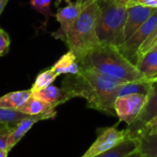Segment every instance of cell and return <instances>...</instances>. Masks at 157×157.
<instances>
[{
    "label": "cell",
    "instance_id": "obj_30",
    "mask_svg": "<svg viewBox=\"0 0 157 157\" xmlns=\"http://www.w3.org/2000/svg\"><path fill=\"white\" fill-rule=\"evenodd\" d=\"M152 50H157V37H156V39H155L153 44H152V47H151V51H152ZM148 53H149V52H148Z\"/></svg>",
    "mask_w": 157,
    "mask_h": 157
},
{
    "label": "cell",
    "instance_id": "obj_32",
    "mask_svg": "<svg viewBox=\"0 0 157 157\" xmlns=\"http://www.w3.org/2000/svg\"><path fill=\"white\" fill-rule=\"evenodd\" d=\"M131 157H140V155H139V153L137 152L136 154H134V155H132Z\"/></svg>",
    "mask_w": 157,
    "mask_h": 157
},
{
    "label": "cell",
    "instance_id": "obj_24",
    "mask_svg": "<svg viewBox=\"0 0 157 157\" xmlns=\"http://www.w3.org/2000/svg\"><path fill=\"white\" fill-rule=\"evenodd\" d=\"M145 134H157V116L151 119L137 134L136 138Z\"/></svg>",
    "mask_w": 157,
    "mask_h": 157
},
{
    "label": "cell",
    "instance_id": "obj_7",
    "mask_svg": "<svg viewBox=\"0 0 157 157\" xmlns=\"http://www.w3.org/2000/svg\"><path fill=\"white\" fill-rule=\"evenodd\" d=\"M157 27V11L142 25L140 26L128 40L124 42L118 49L130 61L136 64L137 52L140 46L146 41L153 30Z\"/></svg>",
    "mask_w": 157,
    "mask_h": 157
},
{
    "label": "cell",
    "instance_id": "obj_14",
    "mask_svg": "<svg viewBox=\"0 0 157 157\" xmlns=\"http://www.w3.org/2000/svg\"><path fill=\"white\" fill-rule=\"evenodd\" d=\"M54 71L59 75H74L80 71V63L77 56L68 50L67 53L63 55L52 67Z\"/></svg>",
    "mask_w": 157,
    "mask_h": 157
},
{
    "label": "cell",
    "instance_id": "obj_17",
    "mask_svg": "<svg viewBox=\"0 0 157 157\" xmlns=\"http://www.w3.org/2000/svg\"><path fill=\"white\" fill-rule=\"evenodd\" d=\"M136 66L145 76L157 78V50L147 53L136 63Z\"/></svg>",
    "mask_w": 157,
    "mask_h": 157
},
{
    "label": "cell",
    "instance_id": "obj_10",
    "mask_svg": "<svg viewBox=\"0 0 157 157\" xmlns=\"http://www.w3.org/2000/svg\"><path fill=\"white\" fill-rule=\"evenodd\" d=\"M157 8L137 5L128 7V18L125 25V41L128 40L140 26H142L155 12Z\"/></svg>",
    "mask_w": 157,
    "mask_h": 157
},
{
    "label": "cell",
    "instance_id": "obj_3",
    "mask_svg": "<svg viewBox=\"0 0 157 157\" xmlns=\"http://www.w3.org/2000/svg\"><path fill=\"white\" fill-rule=\"evenodd\" d=\"M98 15L97 1L86 6L67 36L65 43L78 62L101 44L97 36Z\"/></svg>",
    "mask_w": 157,
    "mask_h": 157
},
{
    "label": "cell",
    "instance_id": "obj_2",
    "mask_svg": "<svg viewBox=\"0 0 157 157\" xmlns=\"http://www.w3.org/2000/svg\"><path fill=\"white\" fill-rule=\"evenodd\" d=\"M81 66H90L110 77L128 82H157V78L145 76L136 64L127 58L117 46L100 44L78 62Z\"/></svg>",
    "mask_w": 157,
    "mask_h": 157
},
{
    "label": "cell",
    "instance_id": "obj_1",
    "mask_svg": "<svg viewBox=\"0 0 157 157\" xmlns=\"http://www.w3.org/2000/svg\"><path fill=\"white\" fill-rule=\"evenodd\" d=\"M128 82L105 75L90 66H81L80 71L67 75L62 82L72 98L82 97L87 106L109 116H117L115 102L118 97V89Z\"/></svg>",
    "mask_w": 157,
    "mask_h": 157
},
{
    "label": "cell",
    "instance_id": "obj_20",
    "mask_svg": "<svg viewBox=\"0 0 157 157\" xmlns=\"http://www.w3.org/2000/svg\"><path fill=\"white\" fill-rule=\"evenodd\" d=\"M28 116L30 115L24 114L20 110L0 107V125L16 126Z\"/></svg>",
    "mask_w": 157,
    "mask_h": 157
},
{
    "label": "cell",
    "instance_id": "obj_6",
    "mask_svg": "<svg viewBox=\"0 0 157 157\" xmlns=\"http://www.w3.org/2000/svg\"><path fill=\"white\" fill-rule=\"evenodd\" d=\"M97 138L82 157H94L123 142L129 138L126 129L119 130L116 127L104 128L97 129Z\"/></svg>",
    "mask_w": 157,
    "mask_h": 157
},
{
    "label": "cell",
    "instance_id": "obj_9",
    "mask_svg": "<svg viewBox=\"0 0 157 157\" xmlns=\"http://www.w3.org/2000/svg\"><path fill=\"white\" fill-rule=\"evenodd\" d=\"M157 116V82H153L147 94V102L137 119L128 126L129 138H136L139 131L154 117Z\"/></svg>",
    "mask_w": 157,
    "mask_h": 157
},
{
    "label": "cell",
    "instance_id": "obj_23",
    "mask_svg": "<svg viewBox=\"0 0 157 157\" xmlns=\"http://www.w3.org/2000/svg\"><path fill=\"white\" fill-rule=\"evenodd\" d=\"M10 46V38L8 33L0 27V56L8 54Z\"/></svg>",
    "mask_w": 157,
    "mask_h": 157
},
{
    "label": "cell",
    "instance_id": "obj_22",
    "mask_svg": "<svg viewBox=\"0 0 157 157\" xmlns=\"http://www.w3.org/2000/svg\"><path fill=\"white\" fill-rule=\"evenodd\" d=\"M15 126L0 125V149H8V141Z\"/></svg>",
    "mask_w": 157,
    "mask_h": 157
},
{
    "label": "cell",
    "instance_id": "obj_13",
    "mask_svg": "<svg viewBox=\"0 0 157 157\" xmlns=\"http://www.w3.org/2000/svg\"><path fill=\"white\" fill-rule=\"evenodd\" d=\"M139 138H128L118 145L94 157H131L139 151Z\"/></svg>",
    "mask_w": 157,
    "mask_h": 157
},
{
    "label": "cell",
    "instance_id": "obj_27",
    "mask_svg": "<svg viewBox=\"0 0 157 157\" xmlns=\"http://www.w3.org/2000/svg\"><path fill=\"white\" fill-rule=\"evenodd\" d=\"M8 2H9V0H0V15H1V13L3 12Z\"/></svg>",
    "mask_w": 157,
    "mask_h": 157
},
{
    "label": "cell",
    "instance_id": "obj_11",
    "mask_svg": "<svg viewBox=\"0 0 157 157\" xmlns=\"http://www.w3.org/2000/svg\"><path fill=\"white\" fill-rule=\"evenodd\" d=\"M56 116V109L51 110L49 112L41 114V115H35V116H28L27 117L23 118L21 121H20L14 128L13 131L10 133L8 141V150L11 151L12 148L25 136V134L32 128V127L41 120L45 119H53Z\"/></svg>",
    "mask_w": 157,
    "mask_h": 157
},
{
    "label": "cell",
    "instance_id": "obj_26",
    "mask_svg": "<svg viewBox=\"0 0 157 157\" xmlns=\"http://www.w3.org/2000/svg\"><path fill=\"white\" fill-rule=\"evenodd\" d=\"M97 1V0H76V3H78V5H81L82 7L85 8L86 6H88L89 4Z\"/></svg>",
    "mask_w": 157,
    "mask_h": 157
},
{
    "label": "cell",
    "instance_id": "obj_19",
    "mask_svg": "<svg viewBox=\"0 0 157 157\" xmlns=\"http://www.w3.org/2000/svg\"><path fill=\"white\" fill-rule=\"evenodd\" d=\"M57 76L58 75L54 71V69L52 67L40 72L37 75L35 81L31 88L32 92L34 93V92L43 90V89L52 85V83L56 81Z\"/></svg>",
    "mask_w": 157,
    "mask_h": 157
},
{
    "label": "cell",
    "instance_id": "obj_21",
    "mask_svg": "<svg viewBox=\"0 0 157 157\" xmlns=\"http://www.w3.org/2000/svg\"><path fill=\"white\" fill-rule=\"evenodd\" d=\"M51 3L52 0H31L30 2L31 7L44 17V28L46 26L48 20L51 17H55V14H53L51 10Z\"/></svg>",
    "mask_w": 157,
    "mask_h": 157
},
{
    "label": "cell",
    "instance_id": "obj_15",
    "mask_svg": "<svg viewBox=\"0 0 157 157\" xmlns=\"http://www.w3.org/2000/svg\"><path fill=\"white\" fill-rule=\"evenodd\" d=\"M32 94L33 92L31 89L9 93L0 97V107L18 110L28 101Z\"/></svg>",
    "mask_w": 157,
    "mask_h": 157
},
{
    "label": "cell",
    "instance_id": "obj_29",
    "mask_svg": "<svg viewBox=\"0 0 157 157\" xmlns=\"http://www.w3.org/2000/svg\"><path fill=\"white\" fill-rule=\"evenodd\" d=\"M63 1V0H56V7H58L59 6V4H61V2ZM65 1L67 2V4H69V3H71V1L70 0H65Z\"/></svg>",
    "mask_w": 157,
    "mask_h": 157
},
{
    "label": "cell",
    "instance_id": "obj_8",
    "mask_svg": "<svg viewBox=\"0 0 157 157\" xmlns=\"http://www.w3.org/2000/svg\"><path fill=\"white\" fill-rule=\"evenodd\" d=\"M83 9V7L78 5V3L72 2L64 8L57 9V12L55 15V18L60 23V27L56 32L52 33V36L55 39H60L65 42L68 33L80 17Z\"/></svg>",
    "mask_w": 157,
    "mask_h": 157
},
{
    "label": "cell",
    "instance_id": "obj_31",
    "mask_svg": "<svg viewBox=\"0 0 157 157\" xmlns=\"http://www.w3.org/2000/svg\"><path fill=\"white\" fill-rule=\"evenodd\" d=\"M115 1H117V2H119V3H122V4L127 5L128 2H130V1H131V0H115Z\"/></svg>",
    "mask_w": 157,
    "mask_h": 157
},
{
    "label": "cell",
    "instance_id": "obj_28",
    "mask_svg": "<svg viewBox=\"0 0 157 157\" xmlns=\"http://www.w3.org/2000/svg\"><path fill=\"white\" fill-rule=\"evenodd\" d=\"M10 151L8 149H0V157H8Z\"/></svg>",
    "mask_w": 157,
    "mask_h": 157
},
{
    "label": "cell",
    "instance_id": "obj_18",
    "mask_svg": "<svg viewBox=\"0 0 157 157\" xmlns=\"http://www.w3.org/2000/svg\"><path fill=\"white\" fill-rule=\"evenodd\" d=\"M140 157H157V134H145L139 137Z\"/></svg>",
    "mask_w": 157,
    "mask_h": 157
},
{
    "label": "cell",
    "instance_id": "obj_16",
    "mask_svg": "<svg viewBox=\"0 0 157 157\" xmlns=\"http://www.w3.org/2000/svg\"><path fill=\"white\" fill-rule=\"evenodd\" d=\"M54 109H56V107H54L52 105L32 94V96L28 99V101L18 110L30 116H35V115H41L49 112Z\"/></svg>",
    "mask_w": 157,
    "mask_h": 157
},
{
    "label": "cell",
    "instance_id": "obj_25",
    "mask_svg": "<svg viewBox=\"0 0 157 157\" xmlns=\"http://www.w3.org/2000/svg\"><path fill=\"white\" fill-rule=\"evenodd\" d=\"M137 5L157 8V0H131L130 2L127 4V7H132V6H137Z\"/></svg>",
    "mask_w": 157,
    "mask_h": 157
},
{
    "label": "cell",
    "instance_id": "obj_5",
    "mask_svg": "<svg viewBox=\"0 0 157 157\" xmlns=\"http://www.w3.org/2000/svg\"><path fill=\"white\" fill-rule=\"evenodd\" d=\"M147 102V94H129L118 96L115 102V110L120 122L130 126L139 117Z\"/></svg>",
    "mask_w": 157,
    "mask_h": 157
},
{
    "label": "cell",
    "instance_id": "obj_12",
    "mask_svg": "<svg viewBox=\"0 0 157 157\" xmlns=\"http://www.w3.org/2000/svg\"><path fill=\"white\" fill-rule=\"evenodd\" d=\"M33 94L52 105L54 107L63 105L72 99L71 95L64 88H58L54 85H50L43 90L34 92Z\"/></svg>",
    "mask_w": 157,
    "mask_h": 157
},
{
    "label": "cell",
    "instance_id": "obj_4",
    "mask_svg": "<svg viewBox=\"0 0 157 157\" xmlns=\"http://www.w3.org/2000/svg\"><path fill=\"white\" fill-rule=\"evenodd\" d=\"M99 15L97 36L102 44L120 46L125 42L128 7L115 0H97Z\"/></svg>",
    "mask_w": 157,
    "mask_h": 157
}]
</instances>
